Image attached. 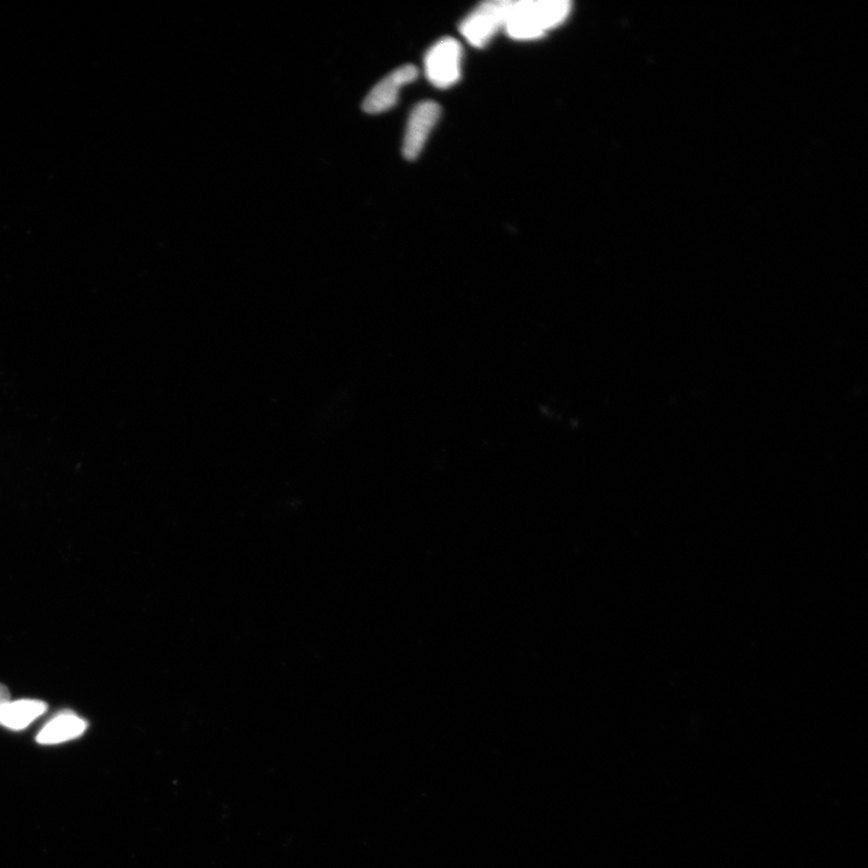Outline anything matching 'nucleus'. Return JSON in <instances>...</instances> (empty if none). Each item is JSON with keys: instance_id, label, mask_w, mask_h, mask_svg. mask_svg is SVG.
Returning <instances> with one entry per match:
<instances>
[{"instance_id": "7ed1b4c3", "label": "nucleus", "mask_w": 868, "mask_h": 868, "mask_svg": "<svg viewBox=\"0 0 868 868\" xmlns=\"http://www.w3.org/2000/svg\"><path fill=\"white\" fill-rule=\"evenodd\" d=\"M462 48L459 41L444 38L434 44L425 58L427 79L439 89H448L461 76Z\"/></svg>"}, {"instance_id": "f257e3e1", "label": "nucleus", "mask_w": 868, "mask_h": 868, "mask_svg": "<svg viewBox=\"0 0 868 868\" xmlns=\"http://www.w3.org/2000/svg\"><path fill=\"white\" fill-rule=\"evenodd\" d=\"M568 0H519L510 5L504 31L516 40H533L557 26L571 13Z\"/></svg>"}, {"instance_id": "20e7f679", "label": "nucleus", "mask_w": 868, "mask_h": 868, "mask_svg": "<svg viewBox=\"0 0 868 868\" xmlns=\"http://www.w3.org/2000/svg\"><path fill=\"white\" fill-rule=\"evenodd\" d=\"M416 78L418 68L412 64L394 70L369 92L362 104L363 111L367 114H380L395 107L402 86L410 84Z\"/></svg>"}, {"instance_id": "0eeeda50", "label": "nucleus", "mask_w": 868, "mask_h": 868, "mask_svg": "<svg viewBox=\"0 0 868 868\" xmlns=\"http://www.w3.org/2000/svg\"><path fill=\"white\" fill-rule=\"evenodd\" d=\"M48 711V705L39 700L8 701L0 709V725L21 731Z\"/></svg>"}, {"instance_id": "39448f33", "label": "nucleus", "mask_w": 868, "mask_h": 868, "mask_svg": "<svg viewBox=\"0 0 868 868\" xmlns=\"http://www.w3.org/2000/svg\"><path fill=\"white\" fill-rule=\"evenodd\" d=\"M439 116L441 107L434 102H422L413 109L403 143V156L407 160L413 161L420 155Z\"/></svg>"}, {"instance_id": "f03ea898", "label": "nucleus", "mask_w": 868, "mask_h": 868, "mask_svg": "<svg viewBox=\"0 0 868 868\" xmlns=\"http://www.w3.org/2000/svg\"><path fill=\"white\" fill-rule=\"evenodd\" d=\"M513 0H490L475 8L462 21L460 32L475 48H484L494 35L504 29Z\"/></svg>"}, {"instance_id": "423d86ee", "label": "nucleus", "mask_w": 868, "mask_h": 868, "mask_svg": "<svg viewBox=\"0 0 868 868\" xmlns=\"http://www.w3.org/2000/svg\"><path fill=\"white\" fill-rule=\"evenodd\" d=\"M87 729V723L84 719L73 713H63L57 715L49 721L39 732L37 742L52 746V744H60L68 741L76 740L84 735Z\"/></svg>"}, {"instance_id": "6e6552de", "label": "nucleus", "mask_w": 868, "mask_h": 868, "mask_svg": "<svg viewBox=\"0 0 868 868\" xmlns=\"http://www.w3.org/2000/svg\"><path fill=\"white\" fill-rule=\"evenodd\" d=\"M8 701H10V692L7 686L0 684V709H2Z\"/></svg>"}]
</instances>
